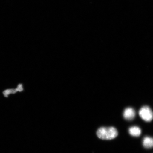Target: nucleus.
Here are the masks:
<instances>
[{
	"mask_svg": "<svg viewBox=\"0 0 153 153\" xmlns=\"http://www.w3.org/2000/svg\"><path fill=\"white\" fill-rule=\"evenodd\" d=\"M97 137L102 140H111L117 136L118 132L114 127H101L97 132Z\"/></svg>",
	"mask_w": 153,
	"mask_h": 153,
	"instance_id": "f257e3e1",
	"label": "nucleus"
},
{
	"mask_svg": "<svg viewBox=\"0 0 153 153\" xmlns=\"http://www.w3.org/2000/svg\"><path fill=\"white\" fill-rule=\"evenodd\" d=\"M139 116L145 121L150 122L153 119V112L148 106H144L140 110Z\"/></svg>",
	"mask_w": 153,
	"mask_h": 153,
	"instance_id": "f03ea898",
	"label": "nucleus"
},
{
	"mask_svg": "<svg viewBox=\"0 0 153 153\" xmlns=\"http://www.w3.org/2000/svg\"><path fill=\"white\" fill-rule=\"evenodd\" d=\"M135 116V112L132 108L126 109L123 113V116L125 119L131 120L134 119Z\"/></svg>",
	"mask_w": 153,
	"mask_h": 153,
	"instance_id": "7ed1b4c3",
	"label": "nucleus"
},
{
	"mask_svg": "<svg viewBox=\"0 0 153 153\" xmlns=\"http://www.w3.org/2000/svg\"><path fill=\"white\" fill-rule=\"evenodd\" d=\"M143 146L147 149H150L153 147V138L152 137H145L143 142Z\"/></svg>",
	"mask_w": 153,
	"mask_h": 153,
	"instance_id": "20e7f679",
	"label": "nucleus"
},
{
	"mask_svg": "<svg viewBox=\"0 0 153 153\" xmlns=\"http://www.w3.org/2000/svg\"><path fill=\"white\" fill-rule=\"evenodd\" d=\"M129 132L130 135L135 137H139L141 133V129L137 126H134L130 128Z\"/></svg>",
	"mask_w": 153,
	"mask_h": 153,
	"instance_id": "39448f33",
	"label": "nucleus"
},
{
	"mask_svg": "<svg viewBox=\"0 0 153 153\" xmlns=\"http://www.w3.org/2000/svg\"><path fill=\"white\" fill-rule=\"evenodd\" d=\"M16 92V89H12L6 90L3 91V94L5 97H7L11 94H15Z\"/></svg>",
	"mask_w": 153,
	"mask_h": 153,
	"instance_id": "423d86ee",
	"label": "nucleus"
},
{
	"mask_svg": "<svg viewBox=\"0 0 153 153\" xmlns=\"http://www.w3.org/2000/svg\"><path fill=\"white\" fill-rule=\"evenodd\" d=\"M16 91H23L22 85H18V87L16 89Z\"/></svg>",
	"mask_w": 153,
	"mask_h": 153,
	"instance_id": "0eeeda50",
	"label": "nucleus"
}]
</instances>
